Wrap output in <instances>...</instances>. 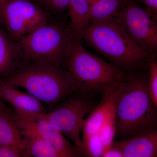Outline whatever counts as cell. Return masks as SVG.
<instances>
[{"label": "cell", "mask_w": 157, "mask_h": 157, "mask_svg": "<svg viewBox=\"0 0 157 157\" xmlns=\"http://www.w3.org/2000/svg\"><path fill=\"white\" fill-rule=\"evenodd\" d=\"M148 69L125 72L115 104L118 140L156 132L157 107L147 89Z\"/></svg>", "instance_id": "obj_1"}, {"label": "cell", "mask_w": 157, "mask_h": 157, "mask_svg": "<svg viewBox=\"0 0 157 157\" xmlns=\"http://www.w3.org/2000/svg\"><path fill=\"white\" fill-rule=\"evenodd\" d=\"M2 80L13 87L25 90L48 111L79 90L64 67L42 62H21L11 75Z\"/></svg>", "instance_id": "obj_2"}, {"label": "cell", "mask_w": 157, "mask_h": 157, "mask_svg": "<svg viewBox=\"0 0 157 157\" xmlns=\"http://www.w3.org/2000/svg\"><path fill=\"white\" fill-rule=\"evenodd\" d=\"M82 39L89 47L124 72L148 70L149 60L153 57L129 38L115 17L89 23L83 31Z\"/></svg>", "instance_id": "obj_3"}, {"label": "cell", "mask_w": 157, "mask_h": 157, "mask_svg": "<svg viewBox=\"0 0 157 157\" xmlns=\"http://www.w3.org/2000/svg\"><path fill=\"white\" fill-rule=\"evenodd\" d=\"M76 40L66 19L53 18L15 43L20 62L63 67Z\"/></svg>", "instance_id": "obj_4"}, {"label": "cell", "mask_w": 157, "mask_h": 157, "mask_svg": "<svg viewBox=\"0 0 157 157\" xmlns=\"http://www.w3.org/2000/svg\"><path fill=\"white\" fill-rule=\"evenodd\" d=\"M64 67L84 92L101 94L122 80L125 72L88 51L76 39Z\"/></svg>", "instance_id": "obj_5"}, {"label": "cell", "mask_w": 157, "mask_h": 157, "mask_svg": "<svg viewBox=\"0 0 157 157\" xmlns=\"http://www.w3.org/2000/svg\"><path fill=\"white\" fill-rule=\"evenodd\" d=\"M97 94L77 90L50 111L37 116L61 132L82 153L80 133L86 118L98 104Z\"/></svg>", "instance_id": "obj_6"}, {"label": "cell", "mask_w": 157, "mask_h": 157, "mask_svg": "<svg viewBox=\"0 0 157 157\" xmlns=\"http://www.w3.org/2000/svg\"><path fill=\"white\" fill-rule=\"evenodd\" d=\"M115 17L136 45L157 56V14L134 0H127Z\"/></svg>", "instance_id": "obj_7"}, {"label": "cell", "mask_w": 157, "mask_h": 157, "mask_svg": "<svg viewBox=\"0 0 157 157\" xmlns=\"http://www.w3.org/2000/svg\"><path fill=\"white\" fill-rule=\"evenodd\" d=\"M53 18L34 0H10L0 7V26L15 42Z\"/></svg>", "instance_id": "obj_8"}, {"label": "cell", "mask_w": 157, "mask_h": 157, "mask_svg": "<svg viewBox=\"0 0 157 157\" xmlns=\"http://www.w3.org/2000/svg\"><path fill=\"white\" fill-rule=\"evenodd\" d=\"M13 116L19 128L28 129L36 132L59 152L64 157H84L81 151L47 121L38 116H29L13 111Z\"/></svg>", "instance_id": "obj_9"}, {"label": "cell", "mask_w": 157, "mask_h": 157, "mask_svg": "<svg viewBox=\"0 0 157 157\" xmlns=\"http://www.w3.org/2000/svg\"><path fill=\"white\" fill-rule=\"evenodd\" d=\"M0 100L23 115L37 116L48 111L37 98L11 86L2 79H0Z\"/></svg>", "instance_id": "obj_10"}, {"label": "cell", "mask_w": 157, "mask_h": 157, "mask_svg": "<svg viewBox=\"0 0 157 157\" xmlns=\"http://www.w3.org/2000/svg\"><path fill=\"white\" fill-rule=\"evenodd\" d=\"M123 78L121 81L108 88L101 94V99L100 102L86 118L82 131V138L98 134L109 110L116 101L121 89Z\"/></svg>", "instance_id": "obj_11"}, {"label": "cell", "mask_w": 157, "mask_h": 157, "mask_svg": "<svg viewBox=\"0 0 157 157\" xmlns=\"http://www.w3.org/2000/svg\"><path fill=\"white\" fill-rule=\"evenodd\" d=\"M123 157L157 156V131L147 135L113 141Z\"/></svg>", "instance_id": "obj_12"}, {"label": "cell", "mask_w": 157, "mask_h": 157, "mask_svg": "<svg viewBox=\"0 0 157 157\" xmlns=\"http://www.w3.org/2000/svg\"><path fill=\"white\" fill-rule=\"evenodd\" d=\"M13 110L9 104L0 100V144L13 147L22 152L24 142L13 118Z\"/></svg>", "instance_id": "obj_13"}, {"label": "cell", "mask_w": 157, "mask_h": 157, "mask_svg": "<svg viewBox=\"0 0 157 157\" xmlns=\"http://www.w3.org/2000/svg\"><path fill=\"white\" fill-rule=\"evenodd\" d=\"M19 129L25 144L22 157H64L36 132L28 129Z\"/></svg>", "instance_id": "obj_14"}, {"label": "cell", "mask_w": 157, "mask_h": 157, "mask_svg": "<svg viewBox=\"0 0 157 157\" xmlns=\"http://www.w3.org/2000/svg\"><path fill=\"white\" fill-rule=\"evenodd\" d=\"M20 63L15 42L0 26V79L9 77Z\"/></svg>", "instance_id": "obj_15"}, {"label": "cell", "mask_w": 157, "mask_h": 157, "mask_svg": "<svg viewBox=\"0 0 157 157\" xmlns=\"http://www.w3.org/2000/svg\"><path fill=\"white\" fill-rule=\"evenodd\" d=\"M90 6L88 0H70L67 14L69 25L76 39L82 40L85 28L89 23Z\"/></svg>", "instance_id": "obj_16"}, {"label": "cell", "mask_w": 157, "mask_h": 157, "mask_svg": "<svg viewBox=\"0 0 157 157\" xmlns=\"http://www.w3.org/2000/svg\"><path fill=\"white\" fill-rule=\"evenodd\" d=\"M127 0H98L90 9L89 23L100 22L116 17Z\"/></svg>", "instance_id": "obj_17"}, {"label": "cell", "mask_w": 157, "mask_h": 157, "mask_svg": "<svg viewBox=\"0 0 157 157\" xmlns=\"http://www.w3.org/2000/svg\"><path fill=\"white\" fill-rule=\"evenodd\" d=\"M115 104L116 102L109 110L104 124L98 133L106 148L112 144L115 138Z\"/></svg>", "instance_id": "obj_18"}, {"label": "cell", "mask_w": 157, "mask_h": 157, "mask_svg": "<svg viewBox=\"0 0 157 157\" xmlns=\"http://www.w3.org/2000/svg\"><path fill=\"white\" fill-rule=\"evenodd\" d=\"M54 18L66 19L70 0H34Z\"/></svg>", "instance_id": "obj_19"}, {"label": "cell", "mask_w": 157, "mask_h": 157, "mask_svg": "<svg viewBox=\"0 0 157 157\" xmlns=\"http://www.w3.org/2000/svg\"><path fill=\"white\" fill-rule=\"evenodd\" d=\"M82 140L85 156L102 157L106 148L98 134L82 138Z\"/></svg>", "instance_id": "obj_20"}, {"label": "cell", "mask_w": 157, "mask_h": 157, "mask_svg": "<svg viewBox=\"0 0 157 157\" xmlns=\"http://www.w3.org/2000/svg\"><path fill=\"white\" fill-rule=\"evenodd\" d=\"M147 66L148 69L147 89L152 101L157 108V57H152L149 60Z\"/></svg>", "instance_id": "obj_21"}, {"label": "cell", "mask_w": 157, "mask_h": 157, "mask_svg": "<svg viewBox=\"0 0 157 157\" xmlns=\"http://www.w3.org/2000/svg\"><path fill=\"white\" fill-rule=\"evenodd\" d=\"M22 151L9 145L0 144V157H21Z\"/></svg>", "instance_id": "obj_22"}, {"label": "cell", "mask_w": 157, "mask_h": 157, "mask_svg": "<svg viewBox=\"0 0 157 157\" xmlns=\"http://www.w3.org/2000/svg\"><path fill=\"white\" fill-rule=\"evenodd\" d=\"M102 157H123L122 152L114 143L105 149Z\"/></svg>", "instance_id": "obj_23"}, {"label": "cell", "mask_w": 157, "mask_h": 157, "mask_svg": "<svg viewBox=\"0 0 157 157\" xmlns=\"http://www.w3.org/2000/svg\"><path fill=\"white\" fill-rule=\"evenodd\" d=\"M138 4L157 14V0H134Z\"/></svg>", "instance_id": "obj_24"}, {"label": "cell", "mask_w": 157, "mask_h": 157, "mask_svg": "<svg viewBox=\"0 0 157 157\" xmlns=\"http://www.w3.org/2000/svg\"><path fill=\"white\" fill-rule=\"evenodd\" d=\"M9 1H10V0H0V7Z\"/></svg>", "instance_id": "obj_25"}]
</instances>
